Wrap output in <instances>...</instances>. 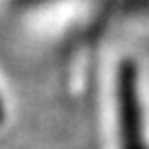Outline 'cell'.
Here are the masks:
<instances>
[{
    "mask_svg": "<svg viewBox=\"0 0 149 149\" xmlns=\"http://www.w3.org/2000/svg\"><path fill=\"white\" fill-rule=\"evenodd\" d=\"M2 118H4V110H2V100H0V122H2Z\"/></svg>",
    "mask_w": 149,
    "mask_h": 149,
    "instance_id": "6da1fadb",
    "label": "cell"
}]
</instances>
